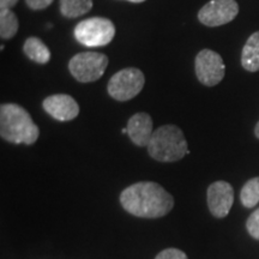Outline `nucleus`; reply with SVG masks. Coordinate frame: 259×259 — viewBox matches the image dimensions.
<instances>
[{"label": "nucleus", "instance_id": "16", "mask_svg": "<svg viewBox=\"0 0 259 259\" xmlns=\"http://www.w3.org/2000/svg\"><path fill=\"white\" fill-rule=\"evenodd\" d=\"M241 203L246 208H254L259 203V177L248 180L240 193Z\"/></svg>", "mask_w": 259, "mask_h": 259}, {"label": "nucleus", "instance_id": "2", "mask_svg": "<svg viewBox=\"0 0 259 259\" xmlns=\"http://www.w3.org/2000/svg\"><path fill=\"white\" fill-rule=\"evenodd\" d=\"M0 136L14 144H34L40 130L30 114L16 103H4L0 107Z\"/></svg>", "mask_w": 259, "mask_h": 259}, {"label": "nucleus", "instance_id": "1", "mask_svg": "<svg viewBox=\"0 0 259 259\" xmlns=\"http://www.w3.org/2000/svg\"><path fill=\"white\" fill-rule=\"evenodd\" d=\"M120 203L131 215L144 219L162 218L174 206L171 194L153 181H141L128 186L121 192Z\"/></svg>", "mask_w": 259, "mask_h": 259}, {"label": "nucleus", "instance_id": "15", "mask_svg": "<svg viewBox=\"0 0 259 259\" xmlns=\"http://www.w3.org/2000/svg\"><path fill=\"white\" fill-rule=\"evenodd\" d=\"M18 31V18L11 10H0V36L4 40L15 37Z\"/></svg>", "mask_w": 259, "mask_h": 259}, {"label": "nucleus", "instance_id": "18", "mask_svg": "<svg viewBox=\"0 0 259 259\" xmlns=\"http://www.w3.org/2000/svg\"><path fill=\"white\" fill-rule=\"evenodd\" d=\"M155 259H187V255L178 248H166L160 252Z\"/></svg>", "mask_w": 259, "mask_h": 259}, {"label": "nucleus", "instance_id": "3", "mask_svg": "<svg viewBox=\"0 0 259 259\" xmlns=\"http://www.w3.org/2000/svg\"><path fill=\"white\" fill-rule=\"evenodd\" d=\"M148 153L158 162H177L190 151L181 128L176 125H163L154 131Z\"/></svg>", "mask_w": 259, "mask_h": 259}, {"label": "nucleus", "instance_id": "10", "mask_svg": "<svg viewBox=\"0 0 259 259\" xmlns=\"http://www.w3.org/2000/svg\"><path fill=\"white\" fill-rule=\"evenodd\" d=\"M44 109L59 121H70L79 114V106L72 96L67 94H56L44 100Z\"/></svg>", "mask_w": 259, "mask_h": 259}, {"label": "nucleus", "instance_id": "19", "mask_svg": "<svg viewBox=\"0 0 259 259\" xmlns=\"http://www.w3.org/2000/svg\"><path fill=\"white\" fill-rule=\"evenodd\" d=\"M53 0H25V4L28 5V8L30 10H45L50 6Z\"/></svg>", "mask_w": 259, "mask_h": 259}, {"label": "nucleus", "instance_id": "6", "mask_svg": "<svg viewBox=\"0 0 259 259\" xmlns=\"http://www.w3.org/2000/svg\"><path fill=\"white\" fill-rule=\"evenodd\" d=\"M145 84L144 73L137 67H126L113 74L108 82V94L116 101H128L142 92Z\"/></svg>", "mask_w": 259, "mask_h": 259}, {"label": "nucleus", "instance_id": "13", "mask_svg": "<svg viewBox=\"0 0 259 259\" xmlns=\"http://www.w3.org/2000/svg\"><path fill=\"white\" fill-rule=\"evenodd\" d=\"M23 52L34 63L45 65L51 60V51L46 45L36 36H30L25 40Z\"/></svg>", "mask_w": 259, "mask_h": 259}, {"label": "nucleus", "instance_id": "9", "mask_svg": "<svg viewBox=\"0 0 259 259\" xmlns=\"http://www.w3.org/2000/svg\"><path fill=\"white\" fill-rule=\"evenodd\" d=\"M234 202V190L226 181H215L208 189V205L215 218L223 219L231 211Z\"/></svg>", "mask_w": 259, "mask_h": 259}, {"label": "nucleus", "instance_id": "17", "mask_svg": "<svg viewBox=\"0 0 259 259\" xmlns=\"http://www.w3.org/2000/svg\"><path fill=\"white\" fill-rule=\"evenodd\" d=\"M246 227H247V231L252 238L259 240V208L251 213Z\"/></svg>", "mask_w": 259, "mask_h": 259}, {"label": "nucleus", "instance_id": "5", "mask_svg": "<svg viewBox=\"0 0 259 259\" xmlns=\"http://www.w3.org/2000/svg\"><path fill=\"white\" fill-rule=\"evenodd\" d=\"M108 57L97 52H82L71 58L69 70L73 78L80 83L100 79L108 66Z\"/></svg>", "mask_w": 259, "mask_h": 259}, {"label": "nucleus", "instance_id": "4", "mask_svg": "<svg viewBox=\"0 0 259 259\" xmlns=\"http://www.w3.org/2000/svg\"><path fill=\"white\" fill-rule=\"evenodd\" d=\"M74 38L85 47H103L115 36V25L111 19L92 17L79 22L73 29Z\"/></svg>", "mask_w": 259, "mask_h": 259}, {"label": "nucleus", "instance_id": "20", "mask_svg": "<svg viewBox=\"0 0 259 259\" xmlns=\"http://www.w3.org/2000/svg\"><path fill=\"white\" fill-rule=\"evenodd\" d=\"M17 3L18 0H0V10H11Z\"/></svg>", "mask_w": 259, "mask_h": 259}, {"label": "nucleus", "instance_id": "21", "mask_svg": "<svg viewBox=\"0 0 259 259\" xmlns=\"http://www.w3.org/2000/svg\"><path fill=\"white\" fill-rule=\"evenodd\" d=\"M254 134H255V137L259 138V121H258V124H257V126H255V128H254Z\"/></svg>", "mask_w": 259, "mask_h": 259}, {"label": "nucleus", "instance_id": "12", "mask_svg": "<svg viewBox=\"0 0 259 259\" xmlns=\"http://www.w3.org/2000/svg\"><path fill=\"white\" fill-rule=\"evenodd\" d=\"M241 65L250 72L259 71V31L252 34L242 48Z\"/></svg>", "mask_w": 259, "mask_h": 259}, {"label": "nucleus", "instance_id": "22", "mask_svg": "<svg viewBox=\"0 0 259 259\" xmlns=\"http://www.w3.org/2000/svg\"><path fill=\"white\" fill-rule=\"evenodd\" d=\"M130 3H136V4H138V3H143L145 0H127Z\"/></svg>", "mask_w": 259, "mask_h": 259}, {"label": "nucleus", "instance_id": "7", "mask_svg": "<svg viewBox=\"0 0 259 259\" xmlns=\"http://www.w3.org/2000/svg\"><path fill=\"white\" fill-rule=\"evenodd\" d=\"M197 78L203 85H218L225 77L226 66L222 57L211 50H203L194 60Z\"/></svg>", "mask_w": 259, "mask_h": 259}, {"label": "nucleus", "instance_id": "11", "mask_svg": "<svg viewBox=\"0 0 259 259\" xmlns=\"http://www.w3.org/2000/svg\"><path fill=\"white\" fill-rule=\"evenodd\" d=\"M127 135L137 147H148L153 136V119L148 113L141 112L132 115L127 121Z\"/></svg>", "mask_w": 259, "mask_h": 259}, {"label": "nucleus", "instance_id": "8", "mask_svg": "<svg viewBox=\"0 0 259 259\" xmlns=\"http://www.w3.org/2000/svg\"><path fill=\"white\" fill-rule=\"evenodd\" d=\"M239 14V5L235 0H211L198 12L199 22L213 28L232 22Z\"/></svg>", "mask_w": 259, "mask_h": 259}, {"label": "nucleus", "instance_id": "14", "mask_svg": "<svg viewBox=\"0 0 259 259\" xmlns=\"http://www.w3.org/2000/svg\"><path fill=\"white\" fill-rule=\"evenodd\" d=\"M93 0H60V14L65 18H77L93 9Z\"/></svg>", "mask_w": 259, "mask_h": 259}]
</instances>
